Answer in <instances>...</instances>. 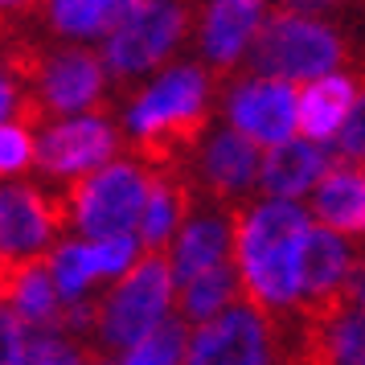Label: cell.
<instances>
[{
  "mask_svg": "<svg viewBox=\"0 0 365 365\" xmlns=\"http://www.w3.org/2000/svg\"><path fill=\"white\" fill-rule=\"evenodd\" d=\"M222 74L205 66H168L128 103V152L144 168H193L201 140L214 128Z\"/></svg>",
  "mask_w": 365,
  "mask_h": 365,
  "instance_id": "cell-1",
  "label": "cell"
},
{
  "mask_svg": "<svg viewBox=\"0 0 365 365\" xmlns=\"http://www.w3.org/2000/svg\"><path fill=\"white\" fill-rule=\"evenodd\" d=\"M312 222L296 201L234 205V263L247 304L275 324L299 304V259Z\"/></svg>",
  "mask_w": 365,
  "mask_h": 365,
  "instance_id": "cell-2",
  "label": "cell"
},
{
  "mask_svg": "<svg viewBox=\"0 0 365 365\" xmlns=\"http://www.w3.org/2000/svg\"><path fill=\"white\" fill-rule=\"evenodd\" d=\"M17 123L46 132L53 119H74L78 111H107V62L83 46H41L17 83ZM83 119V115H78Z\"/></svg>",
  "mask_w": 365,
  "mask_h": 365,
  "instance_id": "cell-3",
  "label": "cell"
},
{
  "mask_svg": "<svg viewBox=\"0 0 365 365\" xmlns=\"http://www.w3.org/2000/svg\"><path fill=\"white\" fill-rule=\"evenodd\" d=\"M349 58H353V41L341 29L324 25L320 17L271 9L247 50V70L250 78H275L296 86L336 74Z\"/></svg>",
  "mask_w": 365,
  "mask_h": 365,
  "instance_id": "cell-4",
  "label": "cell"
},
{
  "mask_svg": "<svg viewBox=\"0 0 365 365\" xmlns=\"http://www.w3.org/2000/svg\"><path fill=\"white\" fill-rule=\"evenodd\" d=\"M168 299H173V259L168 250H144L140 263L123 279H115V287L103 292L99 332L91 345L111 361L119 353L128 357L135 345H144L165 324Z\"/></svg>",
  "mask_w": 365,
  "mask_h": 365,
  "instance_id": "cell-5",
  "label": "cell"
},
{
  "mask_svg": "<svg viewBox=\"0 0 365 365\" xmlns=\"http://www.w3.org/2000/svg\"><path fill=\"white\" fill-rule=\"evenodd\" d=\"M148 189L152 177L140 160H111L99 173L66 185L70 222L91 242L135 238L140 222H144V210H148Z\"/></svg>",
  "mask_w": 365,
  "mask_h": 365,
  "instance_id": "cell-6",
  "label": "cell"
},
{
  "mask_svg": "<svg viewBox=\"0 0 365 365\" xmlns=\"http://www.w3.org/2000/svg\"><path fill=\"white\" fill-rule=\"evenodd\" d=\"M66 226H74L66 189L41 193L34 185H0V275L50 263Z\"/></svg>",
  "mask_w": 365,
  "mask_h": 365,
  "instance_id": "cell-7",
  "label": "cell"
},
{
  "mask_svg": "<svg viewBox=\"0 0 365 365\" xmlns=\"http://www.w3.org/2000/svg\"><path fill=\"white\" fill-rule=\"evenodd\" d=\"M201 0H148L144 13L123 29L119 37L107 41L103 62L115 78H135L148 74L177 50L193 25V9Z\"/></svg>",
  "mask_w": 365,
  "mask_h": 365,
  "instance_id": "cell-8",
  "label": "cell"
},
{
  "mask_svg": "<svg viewBox=\"0 0 365 365\" xmlns=\"http://www.w3.org/2000/svg\"><path fill=\"white\" fill-rule=\"evenodd\" d=\"M226 119L238 135H247L267 152L292 144L299 132V91L275 78H242L226 95Z\"/></svg>",
  "mask_w": 365,
  "mask_h": 365,
  "instance_id": "cell-9",
  "label": "cell"
},
{
  "mask_svg": "<svg viewBox=\"0 0 365 365\" xmlns=\"http://www.w3.org/2000/svg\"><path fill=\"white\" fill-rule=\"evenodd\" d=\"M189 177H193V189H197V201L205 197L214 210H234V205H242L250 185L263 177L259 144L238 135L234 128L214 132L205 140V148L197 152Z\"/></svg>",
  "mask_w": 365,
  "mask_h": 365,
  "instance_id": "cell-10",
  "label": "cell"
},
{
  "mask_svg": "<svg viewBox=\"0 0 365 365\" xmlns=\"http://www.w3.org/2000/svg\"><path fill=\"white\" fill-rule=\"evenodd\" d=\"M119 148V132L111 128V119L103 115H83L53 123L37 135V168H46L50 177H91L99 168L111 165V156Z\"/></svg>",
  "mask_w": 365,
  "mask_h": 365,
  "instance_id": "cell-11",
  "label": "cell"
},
{
  "mask_svg": "<svg viewBox=\"0 0 365 365\" xmlns=\"http://www.w3.org/2000/svg\"><path fill=\"white\" fill-rule=\"evenodd\" d=\"M275 361V336L271 324L250 304H238L226 316L201 324L189 341L185 365H271Z\"/></svg>",
  "mask_w": 365,
  "mask_h": 365,
  "instance_id": "cell-12",
  "label": "cell"
},
{
  "mask_svg": "<svg viewBox=\"0 0 365 365\" xmlns=\"http://www.w3.org/2000/svg\"><path fill=\"white\" fill-rule=\"evenodd\" d=\"M267 21V0H205L201 17V53L214 74H230L247 58L250 41Z\"/></svg>",
  "mask_w": 365,
  "mask_h": 365,
  "instance_id": "cell-13",
  "label": "cell"
},
{
  "mask_svg": "<svg viewBox=\"0 0 365 365\" xmlns=\"http://www.w3.org/2000/svg\"><path fill=\"white\" fill-rule=\"evenodd\" d=\"M312 217L324 230L357 242L365 255V165H341L312 189Z\"/></svg>",
  "mask_w": 365,
  "mask_h": 365,
  "instance_id": "cell-14",
  "label": "cell"
},
{
  "mask_svg": "<svg viewBox=\"0 0 365 365\" xmlns=\"http://www.w3.org/2000/svg\"><path fill=\"white\" fill-rule=\"evenodd\" d=\"M332 152L329 144H312V140H292L279 144L263 156V177L259 189L267 201H296L304 193H312L316 185L332 173Z\"/></svg>",
  "mask_w": 365,
  "mask_h": 365,
  "instance_id": "cell-15",
  "label": "cell"
},
{
  "mask_svg": "<svg viewBox=\"0 0 365 365\" xmlns=\"http://www.w3.org/2000/svg\"><path fill=\"white\" fill-rule=\"evenodd\" d=\"M357 95H361V78L345 70L308 83L299 91V140H312V144L336 140L357 107Z\"/></svg>",
  "mask_w": 365,
  "mask_h": 365,
  "instance_id": "cell-16",
  "label": "cell"
},
{
  "mask_svg": "<svg viewBox=\"0 0 365 365\" xmlns=\"http://www.w3.org/2000/svg\"><path fill=\"white\" fill-rule=\"evenodd\" d=\"M234 259V210H210L193 217L173 250V279L189 283L193 275Z\"/></svg>",
  "mask_w": 365,
  "mask_h": 365,
  "instance_id": "cell-17",
  "label": "cell"
},
{
  "mask_svg": "<svg viewBox=\"0 0 365 365\" xmlns=\"http://www.w3.org/2000/svg\"><path fill=\"white\" fill-rule=\"evenodd\" d=\"M247 304V292H242V275H238V263L226 259V263L210 267L193 275L189 283L177 287V316L185 324H210L217 316H226L230 308Z\"/></svg>",
  "mask_w": 365,
  "mask_h": 365,
  "instance_id": "cell-18",
  "label": "cell"
},
{
  "mask_svg": "<svg viewBox=\"0 0 365 365\" xmlns=\"http://www.w3.org/2000/svg\"><path fill=\"white\" fill-rule=\"evenodd\" d=\"M50 271H53V283H58V292H62L66 304L91 296V287L103 283L99 250H95V242H62V247L53 250Z\"/></svg>",
  "mask_w": 365,
  "mask_h": 365,
  "instance_id": "cell-19",
  "label": "cell"
},
{
  "mask_svg": "<svg viewBox=\"0 0 365 365\" xmlns=\"http://www.w3.org/2000/svg\"><path fill=\"white\" fill-rule=\"evenodd\" d=\"M185 353H189V341H185V320L173 316L160 329L152 332L144 345H135L119 365H185Z\"/></svg>",
  "mask_w": 365,
  "mask_h": 365,
  "instance_id": "cell-20",
  "label": "cell"
},
{
  "mask_svg": "<svg viewBox=\"0 0 365 365\" xmlns=\"http://www.w3.org/2000/svg\"><path fill=\"white\" fill-rule=\"evenodd\" d=\"M107 0H50L46 21L66 37H99V17Z\"/></svg>",
  "mask_w": 365,
  "mask_h": 365,
  "instance_id": "cell-21",
  "label": "cell"
},
{
  "mask_svg": "<svg viewBox=\"0 0 365 365\" xmlns=\"http://www.w3.org/2000/svg\"><path fill=\"white\" fill-rule=\"evenodd\" d=\"M21 365H86V345L70 341L62 332H29Z\"/></svg>",
  "mask_w": 365,
  "mask_h": 365,
  "instance_id": "cell-22",
  "label": "cell"
},
{
  "mask_svg": "<svg viewBox=\"0 0 365 365\" xmlns=\"http://www.w3.org/2000/svg\"><path fill=\"white\" fill-rule=\"evenodd\" d=\"M29 165H37V132L17 119L0 123V177H13Z\"/></svg>",
  "mask_w": 365,
  "mask_h": 365,
  "instance_id": "cell-23",
  "label": "cell"
},
{
  "mask_svg": "<svg viewBox=\"0 0 365 365\" xmlns=\"http://www.w3.org/2000/svg\"><path fill=\"white\" fill-rule=\"evenodd\" d=\"M29 345V329L4 299H0V365H21Z\"/></svg>",
  "mask_w": 365,
  "mask_h": 365,
  "instance_id": "cell-24",
  "label": "cell"
},
{
  "mask_svg": "<svg viewBox=\"0 0 365 365\" xmlns=\"http://www.w3.org/2000/svg\"><path fill=\"white\" fill-rule=\"evenodd\" d=\"M4 115H17V86L0 74V123H4Z\"/></svg>",
  "mask_w": 365,
  "mask_h": 365,
  "instance_id": "cell-25",
  "label": "cell"
},
{
  "mask_svg": "<svg viewBox=\"0 0 365 365\" xmlns=\"http://www.w3.org/2000/svg\"><path fill=\"white\" fill-rule=\"evenodd\" d=\"M357 4H361V9H365V0H357Z\"/></svg>",
  "mask_w": 365,
  "mask_h": 365,
  "instance_id": "cell-26",
  "label": "cell"
}]
</instances>
